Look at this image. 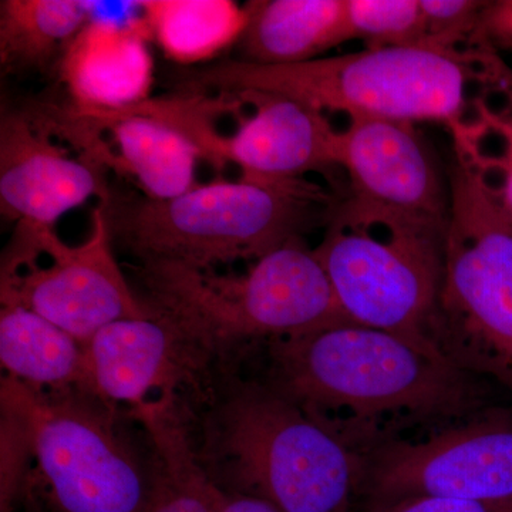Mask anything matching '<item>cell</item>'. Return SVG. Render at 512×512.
Returning a JSON list of instances; mask_svg holds the SVG:
<instances>
[{
    "label": "cell",
    "instance_id": "cell-1",
    "mask_svg": "<svg viewBox=\"0 0 512 512\" xmlns=\"http://www.w3.org/2000/svg\"><path fill=\"white\" fill-rule=\"evenodd\" d=\"M266 345V384L366 457L392 426L463 417L484 400L478 376L384 330L340 323Z\"/></svg>",
    "mask_w": 512,
    "mask_h": 512
},
{
    "label": "cell",
    "instance_id": "cell-2",
    "mask_svg": "<svg viewBox=\"0 0 512 512\" xmlns=\"http://www.w3.org/2000/svg\"><path fill=\"white\" fill-rule=\"evenodd\" d=\"M484 45L464 50L434 46L380 47L293 64L224 60L185 73L194 94L264 93L325 113L417 123L454 130L476 113L505 64Z\"/></svg>",
    "mask_w": 512,
    "mask_h": 512
},
{
    "label": "cell",
    "instance_id": "cell-3",
    "mask_svg": "<svg viewBox=\"0 0 512 512\" xmlns=\"http://www.w3.org/2000/svg\"><path fill=\"white\" fill-rule=\"evenodd\" d=\"M194 451L221 490L281 512H352L365 477V454L266 383H228Z\"/></svg>",
    "mask_w": 512,
    "mask_h": 512
},
{
    "label": "cell",
    "instance_id": "cell-4",
    "mask_svg": "<svg viewBox=\"0 0 512 512\" xmlns=\"http://www.w3.org/2000/svg\"><path fill=\"white\" fill-rule=\"evenodd\" d=\"M114 245L138 262H175L198 269L259 261L316 222H328L332 197L302 178L217 181L171 200L113 195L100 202Z\"/></svg>",
    "mask_w": 512,
    "mask_h": 512
},
{
    "label": "cell",
    "instance_id": "cell-5",
    "mask_svg": "<svg viewBox=\"0 0 512 512\" xmlns=\"http://www.w3.org/2000/svg\"><path fill=\"white\" fill-rule=\"evenodd\" d=\"M143 301L204 346L289 338L350 323L340 311L315 249L302 237L256 261L242 275L175 262H138Z\"/></svg>",
    "mask_w": 512,
    "mask_h": 512
},
{
    "label": "cell",
    "instance_id": "cell-6",
    "mask_svg": "<svg viewBox=\"0 0 512 512\" xmlns=\"http://www.w3.org/2000/svg\"><path fill=\"white\" fill-rule=\"evenodd\" d=\"M444 234L348 195L313 249L350 323L403 336L444 357L434 342Z\"/></svg>",
    "mask_w": 512,
    "mask_h": 512
},
{
    "label": "cell",
    "instance_id": "cell-7",
    "mask_svg": "<svg viewBox=\"0 0 512 512\" xmlns=\"http://www.w3.org/2000/svg\"><path fill=\"white\" fill-rule=\"evenodd\" d=\"M6 426L36 460L45 512H147L156 488L111 416L87 392L52 393L2 379Z\"/></svg>",
    "mask_w": 512,
    "mask_h": 512
},
{
    "label": "cell",
    "instance_id": "cell-8",
    "mask_svg": "<svg viewBox=\"0 0 512 512\" xmlns=\"http://www.w3.org/2000/svg\"><path fill=\"white\" fill-rule=\"evenodd\" d=\"M434 342L454 365L512 390V229L458 161Z\"/></svg>",
    "mask_w": 512,
    "mask_h": 512
},
{
    "label": "cell",
    "instance_id": "cell-9",
    "mask_svg": "<svg viewBox=\"0 0 512 512\" xmlns=\"http://www.w3.org/2000/svg\"><path fill=\"white\" fill-rule=\"evenodd\" d=\"M9 252L52 259L2 262L0 301L25 306L86 345L110 323L153 318L156 312L131 291L121 271L103 205L93 211L92 234L77 247L64 244L53 228H16Z\"/></svg>",
    "mask_w": 512,
    "mask_h": 512
},
{
    "label": "cell",
    "instance_id": "cell-10",
    "mask_svg": "<svg viewBox=\"0 0 512 512\" xmlns=\"http://www.w3.org/2000/svg\"><path fill=\"white\" fill-rule=\"evenodd\" d=\"M360 494L512 501V417L467 421L423 441L387 440L367 454Z\"/></svg>",
    "mask_w": 512,
    "mask_h": 512
},
{
    "label": "cell",
    "instance_id": "cell-11",
    "mask_svg": "<svg viewBox=\"0 0 512 512\" xmlns=\"http://www.w3.org/2000/svg\"><path fill=\"white\" fill-rule=\"evenodd\" d=\"M255 111L242 120L234 136L212 126L214 110L197 107L180 131L215 167L234 163L244 180H302L312 171L338 167V138L325 113L286 97L264 93L235 94Z\"/></svg>",
    "mask_w": 512,
    "mask_h": 512
},
{
    "label": "cell",
    "instance_id": "cell-12",
    "mask_svg": "<svg viewBox=\"0 0 512 512\" xmlns=\"http://www.w3.org/2000/svg\"><path fill=\"white\" fill-rule=\"evenodd\" d=\"M338 167L348 175L349 197L446 231L450 190L414 124L353 117L339 131Z\"/></svg>",
    "mask_w": 512,
    "mask_h": 512
},
{
    "label": "cell",
    "instance_id": "cell-13",
    "mask_svg": "<svg viewBox=\"0 0 512 512\" xmlns=\"http://www.w3.org/2000/svg\"><path fill=\"white\" fill-rule=\"evenodd\" d=\"M110 197L99 163L74 160L29 114L5 111L0 120V205L20 229L53 228L90 197Z\"/></svg>",
    "mask_w": 512,
    "mask_h": 512
},
{
    "label": "cell",
    "instance_id": "cell-14",
    "mask_svg": "<svg viewBox=\"0 0 512 512\" xmlns=\"http://www.w3.org/2000/svg\"><path fill=\"white\" fill-rule=\"evenodd\" d=\"M187 343L192 342L157 313L110 323L84 345L90 390L109 406H130L136 416L161 407L151 394L164 390L171 396Z\"/></svg>",
    "mask_w": 512,
    "mask_h": 512
},
{
    "label": "cell",
    "instance_id": "cell-15",
    "mask_svg": "<svg viewBox=\"0 0 512 512\" xmlns=\"http://www.w3.org/2000/svg\"><path fill=\"white\" fill-rule=\"evenodd\" d=\"M146 22L90 20L64 49L60 74L80 110H121L146 101L154 83Z\"/></svg>",
    "mask_w": 512,
    "mask_h": 512
},
{
    "label": "cell",
    "instance_id": "cell-16",
    "mask_svg": "<svg viewBox=\"0 0 512 512\" xmlns=\"http://www.w3.org/2000/svg\"><path fill=\"white\" fill-rule=\"evenodd\" d=\"M73 116L110 130L119 168L131 174L151 200H171L195 187L201 151L177 128L130 109L80 110Z\"/></svg>",
    "mask_w": 512,
    "mask_h": 512
},
{
    "label": "cell",
    "instance_id": "cell-17",
    "mask_svg": "<svg viewBox=\"0 0 512 512\" xmlns=\"http://www.w3.org/2000/svg\"><path fill=\"white\" fill-rule=\"evenodd\" d=\"M245 6L247 28L239 39L245 62H309L350 40L346 0H259Z\"/></svg>",
    "mask_w": 512,
    "mask_h": 512
},
{
    "label": "cell",
    "instance_id": "cell-18",
    "mask_svg": "<svg viewBox=\"0 0 512 512\" xmlns=\"http://www.w3.org/2000/svg\"><path fill=\"white\" fill-rule=\"evenodd\" d=\"M0 359L9 377L33 389L92 393L83 343L25 306L2 303Z\"/></svg>",
    "mask_w": 512,
    "mask_h": 512
},
{
    "label": "cell",
    "instance_id": "cell-19",
    "mask_svg": "<svg viewBox=\"0 0 512 512\" xmlns=\"http://www.w3.org/2000/svg\"><path fill=\"white\" fill-rule=\"evenodd\" d=\"M456 161L512 229V70L505 66L476 113L451 130Z\"/></svg>",
    "mask_w": 512,
    "mask_h": 512
},
{
    "label": "cell",
    "instance_id": "cell-20",
    "mask_svg": "<svg viewBox=\"0 0 512 512\" xmlns=\"http://www.w3.org/2000/svg\"><path fill=\"white\" fill-rule=\"evenodd\" d=\"M150 36L175 62H205L241 39L247 6L228 0H154L138 2Z\"/></svg>",
    "mask_w": 512,
    "mask_h": 512
},
{
    "label": "cell",
    "instance_id": "cell-21",
    "mask_svg": "<svg viewBox=\"0 0 512 512\" xmlns=\"http://www.w3.org/2000/svg\"><path fill=\"white\" fill-rule=\"evenodd\" d=\"M94 3L2 0L0 60L6 70H40L92 20Z\"/></svg>",
    "mask_w": 512,
    "mask_h": 512
},
{
    "label": "cell",
    "instance_id": "cell-22",
    "mask_svg": "<svg viewBox=\"0 0 512 512\" xmlns=\"http://www.w3.org/2000/svg\"><path fill=\"white\" fill-rule=\"evenodd\" d=\"M141 423L156 448V488L147 512H217L214 484L173 407L147 414Z\"/></svg>",
    "mask_w": 512,
    "mask_h": 512
},
{
    "label": "cell",
    "instance_id": "cell-23",
    "mask_svg": "<svg viewBox=\"0 0 512 512\" xmlns=\"http://www.w3.org/2000/svg\"><path fill=\"white\" fill-rule=\"evenodd\" d=\"M349 39L367 49L426 46L420 0H346Z\"/></svg>",
    "mask_w": 512,
    "mask_h": 512
},
{
    "label": "cell",
    "instance_id": "cell-24",
    "mask_svg": "<svg viewBox=\"0 0 512 512\" xmlns=\"http://www.w3.org/2000/svg\"><path fill=\"white\" fill-rule=\"evenodd\" d=\"M487 2L420 0L426 46L464 50L483 46L480 26Z\"/></svg>",
    "mask_w": 512,
    "mask_h": 512
},
{
    "label": "cell",
    "instance_id": "cell-25",
    "mask_svg": "<svg viewBox=\"0 0 512 512\" xmlns=\"http://www.w3.org/2000/svg\"><path fill=\"white\" fill-rule=\"evenodd\" d=\"M362 512H512V501L485 503L444 497H404L365 500Z\"/></svg>",
    "mask_w": 512,
    "mask_h": 512
},
{
    "label": "cell",
    "instance_id": "cell-26",
    "mask_svg": "<svg viewBox=\"0 0 512 512\" xmlns=\"http://www.w3.org/2000/svg\"><path fill=\"white\" fill-rule=\"evenodd\" d=\"M480 36L494 50L512 52V0L487 2L481 16Z\"/></svg>",
    "mask_w": 512,
    "mask_h": 512
},
{
    "label": "cell",
    "instance_id": "cell-27",
    "mask_svg": "<svg viewBox=\"0 0 512 512\" xmlns=\"http://www.w3.org/2000/svg\"><path fill=\"white\" fill-rule=\"evenodd\" d=\"M214 488L217 512H281L274 505L261 500V498L221 490L215 484Z\"/></svg>",
    "mask_w": 512,
    "mask_h": 512
}]
</instances>
